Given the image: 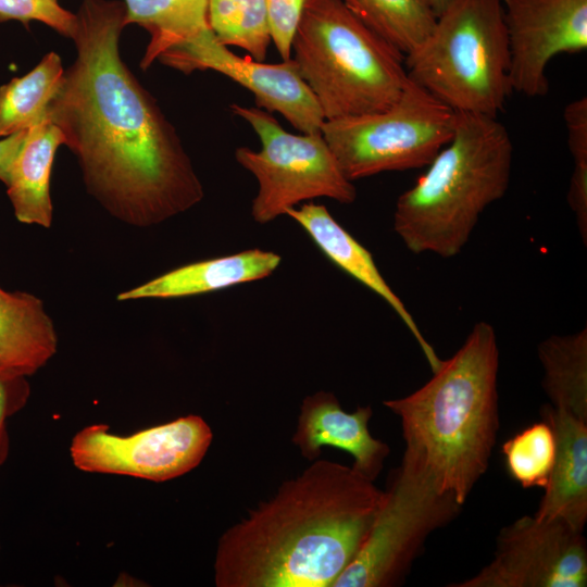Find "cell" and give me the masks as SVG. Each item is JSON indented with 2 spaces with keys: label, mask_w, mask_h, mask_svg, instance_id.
Here are the masks:
<instances>
[{
  "label": "cell",
  "mask_w": 587,
  "mask_h": 587,
  "mask_svg": "<svg viewBox=\"0 0 587 587\" xmlns=\"http://www.w3.org/2000/svg\"><path fill=\"white\" fill-rule=\"evenodd\" d=\"M77 57L48 108L88 191L120 221L148 227L187 211L203 187L174 127L124 64V3L84 0Z\"/></svg>",
  "instance_id": "cell-1"
},
{
  "label": "cell",
  "mask_w": 587,
  "mask_h": 587,
  "mask_svg": "<svg viewBox=\"0 0 587 587\" xmlns=\"http://www.w3.org/2000/svg\"><path fill=\"white\" fill-rule=\"evenodd\" d=\"M384 491L352 466L317 460L220 538L218 587H333L374 523Z\"/></svg>",
  "instance_id": "cell-2"
},
{
  "label": "cell",
  "mask_w": 587,
  "mask_h": 587,
  "mask_svg": "<svg viewBox=\"0 0 587 587\" xmlns=\"http://www.w3.org/2000/svg\"><path fill=\"white\" fill-rule=\"evenodd\" d=\"M496 330L477 322L463 345L407 397L383 403L401 420V466L463 505L488 469L499 428Z\"/></svg>",
  "instance_id": "cell-3"
},
{
  "label": "cell",
  "mask_w": 587,
  "mask_h": 587,
  "mask_svg": "<svg viewBox=\"0 0 587 587\" xmlns=\"http://www.w3.org/2000/svg\"><path fill=\"white\" fill-rule=\"evenodd\" d=\"M513 142L498 117L457 112L452 138L396 202L394 230L414 254L458 255L507 192Z\"/></svg>",
  "instance_id": "cell-4"
},
{
  "label": "cell",
  "mask_w": 587,
  "mask_h": 587,
  "mask_svg": "<svg viewBox=\"0 0 587 587\" xmlns=\"http://www.w3.org/2000/svg\"><path fill=\"white\" fill-rule=\"evenodd\" d=\"M291 59L325 121L383 111L408 82L403 54L340 0H305Z\"/></svg>",
  "instance_id": "cell-5"
},
{
  "label": "cell",
  "mask_w": 587,
  "mask_h": 587,
  "mask_svg": "<svg viewBox=\"0 0 587 587\" xmlns=\"http://www.w3.org/2000/svg\"><path fill=\"white\" fill-rule=\"evenodd\" d=\"M408 78L459 113L498 117L513 92L499 0H454L404 57Z\"/></svg>",
  "instance_id": "cell-6"
},
{
  "label": "cell",
  "mask_w": 587,
  "mask_h": 587,
  "mask_svg": "<svg viewBox=\"0 0 587 587\" xmlns=\"http://www.w3.org/2000/svg\"><path fill=\"white\" fill-rule=\"evenodd\" d=\"M457 112L408 82L387 109L325 121L322 135L346 177L427 166L450 141Z\"/></svg>",
  "instance_id": "cell-7"
},
{
  "label": "cell",
  "mask_w": 587,
  "mask_h": 587,
  "mask_svg": "<svg viewBox=\"0 0 587 587\" xmlns=\"http://www.w3.org/2000/svg\"><path fill=\"white\" fill-rule=\"evenodd\" d=\"M258 135L261 149L239 147L236 161L258 182L251 215L266 224L302 201L329 198L349 204L357 188L341 171L322 133L296 135L282 127L270 112L258 107L230 105Z\"/></svg>",
  "instance_id": "cell-8"
},
{
  "label": "cell",
  "mask_w": 587,
  "mask_h": 587,
  "mask_svg": "<svg viewBox=\"0 0 587 587\" xmlns=\"http://www.w3.org/2000/svg\"><path fill=\"white\" fill-rule=\"evenodd\" d=\"M452 497L399 466L384 491L370 533L350 565L333 587L399 585L423 549L426 538L461 511Z\"/></svg>",
  "instance_id": "cell-9"
},
{
  "label": "cell",
  "mask_w": 587,
  "mask_h": 587,
  "mask_svg": "<svg viewBox=\"0 0 587 587\" xmlns=\"http://www.w3.org/2000/svg\"><path fill=\"white\" fill-rule=\"evenodd\" d=\"M212 437L207 422L192 414L126 436L91 424L74 435L70 454L84 472L165 482L198 466Z\"/></svg>",
  "instance_id": "cell-10"
},
{
  "label": "cell",
  "mask_w": 587,
  "mask_h": 587,
  "mask_svg": "<svg viewBox=\"0 0 587 587\" xmlns=\"http://www.w3.org/2000/svg\"><path fill=\"white\" fill-rule=\"evenodd\" d=\"M587 546L583 532L561 519L525 515L503 527L494 559L450 587H585Z\"/></svg>",
  "instance_id": "cell-11"
},
{
  "label": "cell",
  "mask_w": 587,
  "mask_h": 587,
  "mask_svg": "<svg viewBox=\"0 0 587 587\" xmlns=\"http://www.w3.org/2000/svg\"><path fill=\"white\" fill-rule=\"evenodd\" d=\"M510 48L512 91L548 93L547 68L559 54L587 49V0H499Z\"/></svg>",
  "instance_id": "cell-12"
},
{
  "label": "cell",
  "mask_w": 587,
  "mask_h": 587,
  "mask_svg": "<svg viewBox=\"0 0 587 587\" xmlns=\"http://www.w3.org/2000/svg\"><path fill=\"white\" fill-rule=\"evenodd\" d=\"M161 62L185 74L221 73L251 91L258 108L279 113L302 134L322 133L324 115L292 59L271 64L241 58L208 29Z\"/></svg>",
  "instance_id": "cell-13"
},
{
  "label": "cell",
  "mask_w": 587,
  "mask_h": 587,
  "mask_svg": "<svg viewBox=\"0 0 587 587\" xmlns=\"http://www.w3.org/2000/svg\"><path fill=\"white\" fill-rule=\"evenodd\" d=\"M370 405L346 412L334 394L317 391L303 399L292 442L301 454L314 461L323 447H334L352 455V467L375 480L389 454V447L369 430Z\"/></svg>",
  "instance_id": "cell-14"
},
{
  "label": "cell",
  "mask_w": 587,
  "mask_h": 587,
  "mask_svg": "<svg viewBox=\"0 0 587 587\" xmlns=\"http://www.w3.org/2000/svg\"><path fill=\"white\" fill-rule=\"evenodd\" d=\"M285 215L296 221L336 266L386 301L410 330L432 371L435 372L442 360L421 333L402 300L380 274L372 253L322 204L304 203L300 208L288 209Z\"/></svg>",
  "instance_id": "cell-15"
},
{
  "label": "cell",
  "mask_w": 587,
  "mask_h": 587,
  "mask_svg": "<svg viewBox=\"0 0 587 587\" xmlns=\"http://www.w3.org/2000/svg\"><path fill=\"white\" fill-rule=\"evenodd\" d=\"M542 420L555 438V460L549 484L534 514L561 519L578 532L587 521V421L547 404Z\"/></svg>",
  "instance_id": "cell-16"
},
{
  "label": "cell",
  "mask_w": 587,
  "mask_h": 587,
  "mask_svg": "<svg viewBox=\"0 0 587 587\" xmlns=\"http://www.w3.org/2000/svg\"><path fill=\"white\" fill-rule=\"evenodd\" d=\"M280 262L282 257L273 251L248 249L178 266L120 292L116 299H174L209 294L268 277Z\"/></svg>",
  "instance_id": "cell-17"
},
{
  "label": "cell",
  "mask_w": 587,
  "mask_h": 587,
  "mask_svg": "<svg viewBox=\"0 0 587 587\" xmlns=\"http://www.w3.org/2000/svg\"><path fill=\"white\" fill-rule=\"evenodd\" d=\"M57 350V330L42 300L0 287V374L29 377Z\"/></svg>",
  "instance_id": "cell-18"
},
{
  "label": "cell",
  "mask_w": 587,
  "mask_h": 587,
  "mask_svg": "<svg viewBox=\"0 0 587 587\" xmlns=\"http://www.w3.org/2000/svg\"><path fill=\"white\" fill-rule=\"evenodd\" d=\"M63 143L62 132L49 118L26 130L5 184L20 223L43 228L51 226V168L57 149Z\"/></svg>",
  "instance_id": "cell-19"
},
{
  "label": "cell",
  "mask_w": 587,
  "mask_h": 587,
  "mask_svg": "<svg viewBox=\"0 0 587 587\" xmlns=\"http://www.w3.org/2000/svg\"><path fill=\"white\" fill-rule=\"evenodd\" d=\"M126 24L135 23L150 35L141 61L147 68L210 29L209 0H124Z\"/></svg>",
  "instance_id": "cell-20"
},
{
  "label": "cell",
  "mask_w": 587,
  "mask_h": 587,
  "mask_svg": "<svg viewBox=\"0 0 587 587\" xmlns=\"http://www.w3.org/2000/svg\"><path fill=\"white\" fill-rule=\"evenodd\" d=\"M537 350L550 404L587 421V328L549 336Z\"/></svg>",
  "instance_id": "cell-21"
},
{
  "label": "cell",
  "mask_w": 587,
  "mask_h": 587,
  "mask_svg": "<svg viewBox=\"0 0 587 587\" xmlns=\"http://www.w3.org/2000/svg\"><path fill=\"white\" fill-rule=\"evenodd\" d=\"M63 74L61 58L49 52L29 73L0 87V138L48 118L49 104Z\"/></svg>",
  "instance_id": "cell-22"
},
{
  "label": "cell",
  "mask_w": 587,
  "mask_h": 587,
  "mask_svg": "<svg viewBox=\"0 0 587 587\" xmlns=\"http://www.w3.org/2000/svg\"><path fill=\"white\" fill-rule=\"evenodd\" d=\"M364 25L403 57L427 37L436 14L426 0H340Z\"/></svg>",
  "instance_id": "cell-23"
},
{
  "label": "cell",
  "mask_w": 587,
  "mask_h": 587,
  "mask_svg": "<svg viewBox=\"0 0 587 587\" xmlns=\"http://www.w3.org/2000/svg\"><path fill=\"white\" fill-rule=\"evenodd\" d=\"M208 23L218 42L263 62L271 43L264 0H209Z\"/></svg>",
  "instance_id": "cell-24"
},
{
  "label": "cell",
  "mask_w": 587,
  "mask_h": 587,
  "mask_svg": "<svg viewBox=\"0 0 587 587\" xmlns=\"http://www.w3.org/2000/svg\"><path fill=\"white\" fill-rule=\"evenodd\" d=\"M509 475L523 488H546L555 460V438L546 422L534 423L501 447Z\"/></svg>",
  "instance_id": "cell-25"
},
{
  "label": "cell",
  "mask_w": 587,
  "mask_h": 587,
  "mask_svg": "<svg viewBox=\"0 0 587 587\" xmlns=\"http://www.w3.org/2000/svg\"><path fill=\"white\" fill-rule=\"evenodd\" d=\"M567 146L573 159L566 200L575 215L584 245L587 243V99L573 100L564 108Z\"/></svg>",
  "instance_id": "cell-26"
},
{
  "label": "cell",
  "mask_w": 587,
  "mask_h": 587,
  "mask_svg": "<svg viewBox=\"0 0 587 587\" xmlns=\"http://www.w3.org/2000/svg\"><path fill=\"white\" fill-rule=\"evenodd\" d=\"M41 22L63 36L72 37L76 14L65 10L59 0H0V22Z\"/></svg>",
  "instance_id": "cell-27"
},
{
  "label": "cell",
  "mask_w": 587,
  "mask_h": 587,
  "mask_svg": "<svg viewBox=\"0 0 587 587\" xmlns=\"http://www.w3.org/2000/svg\"><path fill=\"white\" fill-rule=\"evenodd\" d=\"M271 40L283 61L291 59V46L305 0H264Z\"/></svg>",
  "instance_id": "cell-28"
},
{
  "label": "cell",
  "mask_w": 587,
  "mask_h": 587,
  "mask_svg": "<svg viewBox=\"0 0 587 587\" xmlns=\"http://www.w3.org/2000/svg\"><path fill=\"white\" fill-rule=\"evenodd\" d=\"M30 396V385L25 376L0 374V466L10 452L8 420L20 412Z\"/></svg>",
  "instance_id": "cell-29"
},
{
  "label": "cell",
  "mask_w": 587,
  "mask_h": 587,
  "mask_svg": "<svg viewBox=\"0 0 587 587\" xmlns=\"http://www.w3.org/2000/svg\"><path fill=\"white\" fill-rule=\"evenodd\" d=\"M26 130L0 139V182L4 185L8 183L11 165L23 143Z\"/></svg>",
  "instance_id": "cell-30"
},
{
  "label": "cell",
  "mask_w": 587,
  "mask_h": 587,
  "mask_svg": "<svg viewBox=\"0 0 587 587\" xmlns=\"http://www.w3.org/2000/svg\"><path fill=\"white\" fill-rule=\"evenodd\" d=\"M436 16H438L454 0H426Z\"/></svg>",
  "instance_id": "cell-31"
}]
</instances>
